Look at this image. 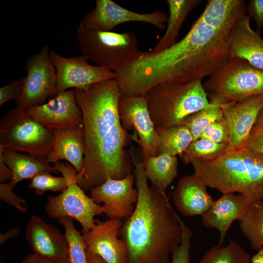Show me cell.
Instances as JSON below:
<instances>
[{
  "instance_id": "14",
  "label": "cell",
  "mask_w": 263,
  "mask_h": 263,
  "mask_svg": "<svg viewBox=\"0 0 263 263\" xmlns=\"http://www.w3.org/2000/svg\"><path fill=\"white\" fill-rule=\"evenodd\" d=\"M168 17L165 12L160 10L139 13L122 7L112 0H96L94 8L84 16L80 23L90 29L111 31L122 23L140 22L151 24L162 30L165 28Z\"/></svg>"
},
{
  "instance_id": "13",
  "label": "cell",
  "mask_w": 263,
  "mask_h": 263,
  "mask_svg": "<svg viewBox=\"0 0 263 263\" xmlns=\"http://www.w3.org/2000/svg\"><path fill=\"white\" fill-rule=\"evenodd\" d=\"M56 73L54 96L68 89L83 88L106 80L114 79L115 72L101 66L90 65L84 56L66 57L50 52Z\"/></svg>"
},
{
  "instance_id": "28",
  "label": "cell",
  "mask_w": 263,
  "mask_h": 263,
  "mask_svg": "<svg viewBox=\"0 0 263 263\" xmlns=\"http://www.w3.org/2000/svg\"><path fill=\"white\" fill-rule=\"evenodd\" d=\"M158 155H180L193 141L192 136L184 125L179 124L157 132Z\"/></svg>"
},
{
  "instance_id": "11",
  "label": "cell",
  "mask_w": 263,
  "mask_h": 263,
  "mask_svg": "<svg viewBox=\"0 0 263 263\" xmlns=\"http://www.w3.org/2000/svg\"><path fill=\"white\" fill-rule=\"evenodd\" d=\"M27 74L21 93L15 100L17 107L27 110L42 105L54 96L56 73L47 45L31 56L26 63Z\"/></svg>"
},
{
  "instance_id": "45",
  "label": "cell",
  "mask_w": 263,
  "mask_h": 263,
  "mask_svg": "<svg viewBox=\"0 0 263 263\" xmlns=\"http://www.w3.org/2000/svg\"><path fill=\"white\" fill-rule=\"evenodd\" d=\"M251 263H263V248L257 250V253L251 257Z\"/></svg>"
},
{
  "instance_id": "1",
  "label": "cell",
  "mask_w": 263,
  "mask_h": 263,
  "mask_svg": "<svg viewBox=\"0 0 263 263\" xmlns=\"http://www.w3.org/2000/svg\"><path fill=\"white\" fill-rule=\"evenodd\" d=\"M242 0H209L187 34L158 52H143L119 71L130 94L145 96L162 83L202 81L229 59L227 39L231 28L246 15Z\"/></svg>"
},
{
  "instance_id": "29",
  "label": "cell",
  "mask_w": 263,
  "mask_h": 263,
  "mask_svg": "<svg viewBox=\"0 0 263 263\" xmlns=\"http://www.w3.org/2000/svg\"><path fill=\"white\" fill-rule=\"evenodd\" d=\"M251 256L238 243L231 240L225 246L208 249L196 263H251Z\"/></svg>"
},
{
  "instance_id": "2",
  "label": "cell",
  "mask_w": 263,
  "mask_h": 263,
  "mask_svg": "<svg viewBox=\"0 0 263 263\" xmlns=\"http://www.w3.org/2000/svg\"><path fill=\"white\" fill-rule=\"evenodd\" d=\"M131 156L138 200L119 233L128 246V263H171L170 258L182 239L179 216L165 192L149 186L142 162L132 152Z\"/></svg>"
},
{
  "instance_id": "21",
  "label": "cell",
  "mask_w": 263,
  "mask_h": 263,
  "mask_svg": "<svg viewBox=\"0 0 263 263\" xmlns=\"http://www.w3.org/2000/svg\"><path fill=\"white\" fill-rule=\"evenodd\" d=\"M252 201L240 194H223L220 198L214 201L208 209L202 216V223L206 227L219 231L218 244H223L232 223L241 219Z\"/></svg>"
},
{
  "instance_id": "3",
  "label": "cell",
  "mask_w": 263,
  "mask_h": 263,
  "mask_svg": "<svg viewBox=\"0 0 263 263\" xmlns=\"http://www.w3.org/2000/svg\"><path fill=\"white\" fill-rule=\"evenodd\" d=\"M194 175L207 187L225 193L263 199V155L244 149L228 151L210 160L191 161Z\"/></svg>"
},
{
  "instance_id": "34",
  "label": "cell",
  "mask_w": 263,
  "mask_h": 263,
  "mask_svg": "<svg viewBox=\"0 0 263 263\" xmlns=\"http://www.w3.org/2000/svg\"><path fill=\"white\" fill-rule=\"evenodd\" d=\"M182 229V239L180 245L171 255V263H190V239L192 232L180 218Z\"/></svg>"
},
{
  "instance_id": "19",
  "label": "cell",
  "mask_w": 263,
  "mask_h": 263,
  "mask_svg": "<svg viewBox=\"0 0 263 263\" xmlns=\"http://www.w3.org/2000/svg\"><path fill=\"white\" fill-rule=\"evenodd\" d=\"M25 235L33 253L59 263L68 260L69 246L65 234L39 216L31 217Z\"/></svg>"
},
{
  "instance_id": "43",
  "label": "cell",
  "mask_w": 263,
  "mask_h": 263,
  "mask_svg": "<svg viewBox=\"0 0 263 263\" xmlns=\"http://www.w3.org/2000/svg\"><path fill=\"white\" fill-rule=\"evenodd\" d=\"M88 263H107L99 255L86 251Z\"/></svg>"
},
{
  "instance_id": "22",
  "label": "cell",
  "mask_w": 263,
  "mask_h": 263,
  "mask_svg": "<svg viewBox=\"0 0 263 263\" xmlns=\"http://www.w3.org/2000/svg\"><path fill=\"white\" fill-rule=\"evenodd\" d=\"M172 197L179 212L188 217L202 216L214 201L207 191V187L194 173L179 180Z\"/></svg>"
},
{
  "instance_id": "30",
  "label": "cell",
  "mask_w": 263,
  "mask_h": 263,
  "mask_svg": "<svg viewBox=\"0 0 263 263\" xmlns=\"http://www.w3.org/2000/svg\"><path fill=\"white\" fill-rule=\"evenodd\" d=\"M228 143H217L210 139L198 138L193 141L179 156L185 165L194 160H210L227 151Z\"/></svg>"
},
{
  "instance_id": "31",
  "label": "cell",
  "mask_w": 263,
  "mask_h": 263,
  "mask_svg": "<svg viewBox=\"0 0 263 263\" xmlns=\"http://www.w3.org/2000/svg\"><path fill=\"white\" fill-rule=\"evenodd\" d=\"M227 104H212L211 106L187 116L180 124L188 129L192 136L193 141L196 140L199 138L207 126L224 117V109Z\"/></svg>"
},
{
  "instance_id": "15",
  "label": "cell",
  "mask_w": 263,
  "mask_h": 263,
  "mask_svg": "<svg viewBox=\"0 0 263 263\" xmlns=\"http://www.w3.org/2000/svg\"><path fill=\"white\" fill-rule=\"evenodd\" d=\"M134 180L132 172L121 179L109 177L101 185L90 189V197L97 204L103 203V213L109 219L124 221L132 215L137 202Z\"/></svg>"
},
{
  "instance_id": "6",
  "label": "cell",
  "mask_w": 263,
  "mask_h": 263,
  "mask_svg": "<svg viewBox=\"0 0 263 263\" xmlns=\"http://www.w3.org/2000/svg\"><path fill=\"white\" fill-rule=\"evenodd\" d=\"M132 140L134 136L123 128L120 120L117 121L101 142L91 161L75 175L84 191L101 185L109 177L121 179L132 173V159L125 148Z\"/></svg>"
},
{
  "instance_id": "8",
  "label": "cell",
  "mask_w": 263,
  "mask_h": 263,
  "mask_svg": "<svg viewBox=\"0 0 263 263\" xmlns=\"http://www.w3.org/2000/svg\"><path fill=\"white\" fill-rule=\"evenodd\" d=\"M77 33L82 55L114 72L143 52L138 47L136 35L131 31L122 33L97 31L80 23Z\"/></svg>"
},
{
  "instance_id": "27",
  "label": "cell",
  "mask_w": 263,
  "mask_h": 263,
  "mask_svg": "<svg viewBox=\"0 0 263 263\" xmlns=\"http://www.w3.org/2000/svg\"><path fill=\"white\" fill-rule=\"evenodd\" d=\"M239 221L243 235L249 241L252 248H263V199L252 201Z\"/></svg>"
},
{
  "instance_id": "9",
  "label": "cell",
  "mask_w": 263,
  "mask_h": 263,
  "mask_svg": "<svg viewBox=\"0 0 263 263\" xmlns=\"http://www.w3.org/2000/svg\"><path fill=\"white\" fill-rule=\"evenodd\" d=\"M54 143L52 130L29 116L25 110L16 107L0 120V146L4 149L47 157Z\"/></svg>"
},
{
  "instance_id": "16",
  "label": "cell",
  "mask_w": 263,
  "mask_h": 263,
  "mask_svg": "<svg viewBox=\"0 0 263 263\" xmlns=\"http://www.w3.org/2000/svg\"><path fill=\"white\" fill-rule=\"evenodd\" d=\"M123 223L118 219L95 220L91 229L81 232L86 251L99 255L107 263H128L127 244L119 236Z\"/></svg>"
},
{
  "instance_id": "41",
  "label": "cell",
  "mask_w": 263,
  "mask_h": 263,
  "mask_svg": "<svg viewBox=\"0 0 263 263\" xmlns=\"http://www.w3.org/2000/svg\"><path fill=\"white\" fill-rule=\"evenodd\" d=\"M13 172L5 163L1 153L0 152V182L4 183L13 178Z\"/></svg>"
},
{
  "instance_id": "33",
  "label": "cell",
  "mask_w": 263,
  "mask_h": 263,
  "mask_svg": "<svg viewBox=\"0 0 263 263\" xmlns=\"http://www.w3.org/2000/svg\"><path fill=\"white\" fill-rule=\"evenodd\" d=\"M51 173L44 171L37 174L31 179L28 187L34 188L36 194L39 196L43 195L46 191L62 192L65 190L68 186L66 179L63 176H54Z\"/></svg>"
},
{
  "instance_id": "20",
  "label": "cell",
  "mask_w": 263,
  "mask_h": 263,
  "mask_svg": "<svg viewBox=\"0 0 263 263\" xmlns=\"http://www.w3.org/2000/svg\"><path fill=\"white\" fill-rule=\"evenodd\" d=\"M250 19L244 15L231 28L227 39L229 59H242L263 70V39L252 29Z\"/></svg>"
},
{
  "instance_id": "24",
  "label": "cell",
  "mask_w": 263,
  "mask_h": 263,
  "mask_svg": "<svg viewBox=\"0 0 263 263\" xmlns=\"http://www.w3.org/2000/svg\"><path fill=\"white\" fill-rule=\"evenodd\" d=\"M0 152L6 165L13 172V178L9 183L13 189L21 180L31 179L37 174L46 171L57 173L59 171L52 166L47 157H40L29 154L4 149L0 146Z\"/></svg>"
},
{
  "instance_id": "44",
  "label": "cell",
  "mask_w": 263,
  "mask_h": 263,
  "mask_svg": "<svg viewBox=\"0 0 263 263\" xmlns=\"http://www.w3.org/2000/svg\"><path fill=\"white\" fill-rule=\"evenodd\" d=\"M252 131L263 133V110L260 114Z\"/></svg>"
},
{
  "instance_id": "12",
  "label": "cell",
  "mask_w": 263,
  "mask_h": 263,
  "mask_svg": "<svg viewBox=\"0 0 263 263\" xmlns=\"http://www.w3.org/2000/svg\"><path fill=\"white\" fill-rule=\"evenodd\" d=\"M118 112L123 128L128 132L133 128L138 133L142 147V162L158 155V135L151 118L145 96L121 94Z\"/></svg>"
},
{
  "instance_id": "36",
  "label": "cell",
  "mask_w": 263,
  "mask_h": 263,
  "mask_svg": "<svg viewBox=\"0 0 263 263\" xmlns=\"http://www.w3.org/2000/svg\"><path fill=\"white\" fill-rule=\"evenodd\" d=\"M0 199L21 212L27 211V208L21 205H26L25 201L12 191L9 183H0Z\"/></svg>"
},
{
  "instance_id": "46",
  "label": "cell",
  "mask_w": 263,
  "mask_h": 263,
  "mask_svg": "<svg viewBox=\"0 0 263 263\" xmlns=\"http://www.w3.org/2000/svg\"><path fill=\"white\" fill-rule=\"evenodd\" d=\"M0 263H2L1 262H0Z\"/></svg>"
},
{
  "instance_id": "26",
  "label": "cell",
  "mask_w": 263,
  "mask_h": 263,
  "mask_svg": "<svg viewBox=\"0 0 263 263\" xmlns=\"http://www.w3.org/2000/svg\"><path fill=\"white\" fill-rule=\"evenodd\" d=\"M142 163L146 176L152 186L165 192L178 174L176 156L160 154Z\"/></svg>"
},
{
  "instance_id": "4",
  "label": "cell",
  "mask_w": 263,
  "mask_h": 263,
  "mask_svg": "<svg viewBox=\"0 0 263 263\" xmlns=\"http://www.w3.org/2000/svg\"><path fill=\"white\" fill-rule=\"evenodd\" d=\"M75 91L82 114L84 165L91 161L101 142L119 120L118 104L121 94L114 79L75 89Z\"/></svg>"
},
{
  "instance_id": "38",
  "label": "cell",
  "mask_w": 263,
  "mask_h": 263,
  "mask_svg": "<svg viewBox=\"0 0 263 263\" xmlns=\"http://www.w3.org/2000/svg\"><path fill=\"white\" fill-rule=\"evenodd\" d=\"M246 11L255 22L256 31L260 34L263 27V0H250L246 6Z\"/></svg>"
},
{
  "instance_id": "25",
  "label": "cell",
  "mask_w": 263,
  "mask_h": 263,
  "mask_svg": "<svg viewBox=\"0 0 263 263\" xmlns=\"http://www.w3.org/2000/svg\"><path fill=\"white\" fill-rule=\"evenodd\" d=\"M201 2V0H167L169 14L166 30L151 51L158 52L176 43L185 19L190 12Z\"/></svg>"
},
{
  "instance_id": "32",
  "label": "cell",
  "mask_w": 263,
  "mask_h": 263,
  "mask_svg": "<svg viewBox=\"0 0 263 263\" xmlns=\"http://www.w3.org/2000/svg\"><path fill=\"white\" fill-rule=\"evenodd\" d=\"M74 219L68 216L57 219V222L65 229L69 246L68 259L70 263H88L82 235L75 228Z\"/></svg>"
},
{
  "instance_id": "17",
  "label": "cell",
  "mask_w": 263,
  "mask_h": 263,
  "mask_svg": "<svg viewBox=\"0 0 263 263\" xmlns=\"http://www.w3.org/2000/svg\"><path fill=\"white\" fill-rule=\"evenodd\" d=\"M26 112L51 130L83 126L82 112L76 100L75 89L62 92L47 102L30 108Z\"/></svg>"
},
{
  "instance_id": "7",
  "label": "cell",
  "mask_w": 263,
  "mask_h": 263,
  "mask_svg": "<svg viewBox=\"0 0 263 263\" xmlns=\"http://www.w3.org/2000/svg\"><path fill=\"white\" fill-rule=\"evenodd\" d=\"M203 84L210 103H235L263 94V70L242 59H228Z\"/></svg>"
},
{
  "instance_id": "40",
  "label": "cell",
  "mask_w": 263,
  "mask_h": 263,
  "mask_svg": "<svg viewBox=\"0 0 263 263\" xmlns=\"http://www.w3.org/2000/svg\"><path fill=\"white\" fill-rule=\"evenodd\" d=\"M22 263H59L49 258L34 253L30 254L25 257ZM63 263H70L69 260Z\"/></svg>"
},
{
  "instance_id": "35",
  "label": "cell",
  "mask_w": 263,
  "mask_h": 263,
  "mask_svg": "<svg viewBox=\"0 0 263 263\" xmlns=\"http://www.w3.org/2000/svg\"><path fill=\"white\" fill-rule=\"evenodd\" d=\"M229 128L224 117L213 122L202 132L199 138L210 139L217 143H228Z\"/></svg>"
},
{
  "instance_id": "18",
  "label": "cell",
  "mask_w": 263,
  "mask_h": 263,
  "mask_svg": "<svg viewBox=\"0 0 263 263\" xmlns=\"http://www.w3.org/2000/svg\"><path fill=\"white\" fill-rule=\"evenodd\" d=\"M263 110V94L227 104L224 109V117L230 132L227 151L245 148L253 127Z\"/></svg>"
},
{
  "instance_id": "10",
  "label": "cell",
  "mask_w": 263,
  "mask_h": 263,
  "mask_svg": "<svg viewBox=\"0 0 263 263\" xmlns=\"http://www.w3.org/2000/svg\"><path fill=\"white\" fill-rule=\"evenodd\" d=\"M54 167L67 181V188L56 196L48 197L45 211L53 219L68 216L76 219L82 225L81 232L91 229L95 224L96 215L103 214L101 205L88 197L77 183L76 169L69 163L58 161Z\"/></svg>"
},
{
  "instance_id": "37",
  "label": "cell",
  "mask_w": 263,
  "mask_h": 263,
  "mask_svg": "<svg viewBox=\"0 0 263 263\" xmlns=\"http://www.w3.org/2000/svg\"><path fill=\"white\" fill-rule=\"evenodd\" d=\"M23 84V78L17 80L0 88V106L7 101L16 100L19 95Z\"/></svg>"
},
{
  "instance_id": "42",
  "label": "cell",
  "mask_w": 263,
  "mask_h": 263,
  "mask_svg": "<svg viewBox=\"0 0 263 263\" xmlns=\"http://www.w3.org/2000/svg\"><path fill=\"white\" fill-rule=\"evenodd\" d=\"M20 228L14 227L5 233L0 234V244H4L7 240L16 237L19 233Z\"/></svg>"
},
{
  "instance_id": "39",
  "label": "cell",
  "mask_w": 263,
  "mask_h": 263,
  "mask_svg": "<svg viewBox=\"0 0 263 263\" xmlns=\"http://www.w3.org/2000/svg\"><path fill=\"white\" fill-rule=\"evenodd\" d=\"M245 148L263 155V133L252 131Z\"/></svg>"
},
{
  "instance_id": "5",
  "label": "cell",
  "mask_w": 263,
  "mask_h": 263,
  "mask_svg": "<svg viewBox=\"0 0 263 263\" xmlns=\"http://www.w3.org/2000/svg\"><path fill=\"white\" fill-rule=\"evenodd\" d=\"M145 97L157 132L180 124L187 116L212 105L202 81L160 83Z\"/></svg>"
},
{
  "instance_id": "23",
  "label": "cell",
  "mask_w": 263,
  "mask_h": 263,
  "mask_svg": "<svg viewBox=\"0 0 263 263\" xmlns=\"http://www.w3.org/2000/svg\"><path fill=\"white\" fill-rule=\"evenodd\" d=\"M53 149L47 156L50 164L66 160L79 173L81 171L85 153L83 126L53 129Z\"/></svg>"
}]
</instances>
